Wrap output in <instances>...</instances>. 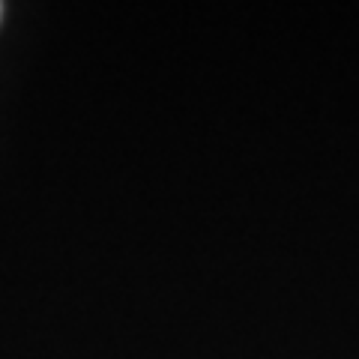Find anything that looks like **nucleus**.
<instances>
[{"instance_id": "f257e3e1", "label": "nucleus", "mask_w": 359, "mask_h": 359, "mask_svg": "<svg viewBox=\"0 0 359 359\" xmlns=\"http://www.w3.org/2000/svg\"><path fill=\"white\" fill-rule=\"evenodd\" d=\"M0 13H4V6H0Z\"/></svg>"}]
</instances>
